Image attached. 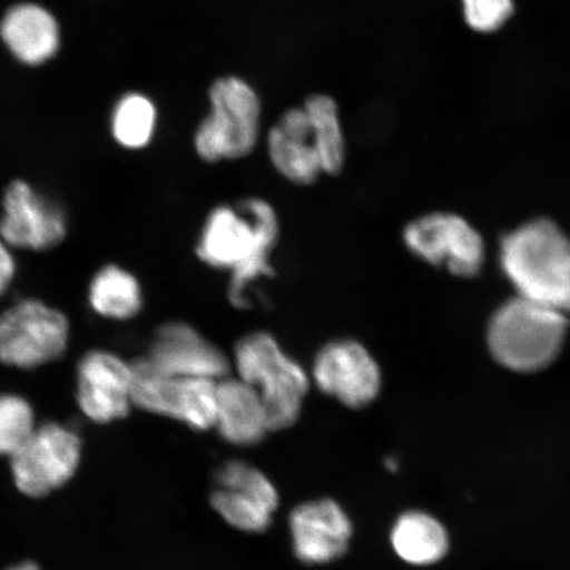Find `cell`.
Instances as JSON below:
<instances>
[{
    "instance_id": "5b68a950",
    "label": "cell",
    "mask_w": 570,
    "mask_h": 570,
    "mask_svg": "<svg viewBox=\"0 0 570 570\" xmlns=\"http://www.w3.org/2000/svg\"><path fill=\"white\" fill-rule=\"evenodd\" d=\"M210 112L195 134L198 158L216 164L244 159L261 139L262 104L244 78L227 76L209 90Z\"/></svg>"
},
{
    "instance_id": "cb8c5ba5",
    "label": "cell",
    "mask_w": 570,
    "mask_h": 570,
    "mask_svg": "<svg viewBox=\"0 0 570 570\" xmlns=\"http://www.w3.org/2000/svg\"><path fill=\"white\" fill-rule=\"evenodd\" d=\"M463 18L473 31L491 33L501 30L514 16V0H461Z\"/></svg>"
},
{
    "instance_id": "44dd1931",
    "label": "cell",
    "mask_w": 570,
    "mask_h": 570,
    "mask_svg": "<svg viewBox=\"0 0 570 570\" xmlns=\"http://www.w3.org/2000/svg\"><path fill=\"white\" fill-rule=\"evenodd\" d=\"M303 109L315 131L326 176H337L345 167L346 141L338 106L330 96L313 95Z\"/></svg>"
},
{
    "instance_id": "4316f807",
    "label": "cell",
    "mask_w": 570,
    "mask_h": 570,
    "mask_svg": "<svg viewBox=\"0 0 570 570\" xmlns=\"http://www.w3.org/2000/svg\"><path fill=\"white\" fill-rule=\"evenodd\" d=\"M386 466L389 468L390 472L395 473L399 468V462L394 458H390L386 461Z\"/></svg>"
},
{
    "instance_id": "277c9868",
    "label": "cell",
    "mask_w": 570,
    "mask_h": 570,
    "mask_svg": "<svg viewBox=\"0 0 570 570\" xmlns=\"http://www.w3.org/2000/svg\"><path fill=\"white\" fill-rule=\"evenodd\" d=\"M567 332L564 313L517 296L491 317L488 345L503 367L517 373H534L558 358Z\"/></svg>"
},
{
    "instance_id": "9c48e42d",
    "label": "cell",
    "mask_w": 570,
    "mask_h": 570,
    "mask_svg": "<svg viewBox=\"0 0 570 570\" xmlns=\"http://www.w3.org/2000/svg\"><path fill=\"white\" fill-rule=\"evenodd\" d=\"M313 386L348 410H365L380 397L383 374L366 345L354 338L326 342L313 356Z\"/></svg>"
},
{
    "instance_id": "e0dca14e",
    "label": "cell",
    "mask_w": 570,
    "mask_h": 570,
    "mask_svg": "<svg viewBox=\"0 0 570 570\" xmlns=\"http://www.w3.org/2000/svg\"><path fill=\"white\" fill-rule=\"evenodd\" d=\"M214 430L234 446L246 448L262 443L271 430L258 391L234 374L218 381Z\"/></svg>"
},
{
    "instance_id": "2e32d148",
    "label": "cell",
    "mask_w": 570,
    "mask_h": 570,
    "mask_svg": "<svg viewBox=\"0 0 570 570\" xmlns=\"http://www.w3.org/2000/svg\"><path fill=\"white\" fill-rule=\"evenodd\" d=\"M267 154L284 180L309 187L326 176L315 131L303 107L283 114L267 134Z\"/></svg>"
},
{
    "instance_id": "d6986e66",
    "label": "cell",
    "mask_w": 570,
    "mask_h": 570,
    "mask_svg": "<svg viewBox=\"0 0 570 570\" xmlns=\"http://www.w3.org/2000/svg\"><path fill=\"white\" fill-rule=\"evenodd\" d=\"M392 550L405 564L432 567L451 552V533L430 512L409 510L399 515L390 534Z\"/></svg>"
},
{
    "instance_id": "7a4b0ae2",
    "label": "cell",
    "mask_w": 570,
    "mask_h": 570,
    "mask_svg": "<svg viewBox=\"0 0 570 570\" xmlns=\"http://www.w3.org/2000/svg\"><path fill=\"white\" fill-rule=\"evenodd\" d=\"M501 267L518 296L570 313V240L550 219H534L502 240Z\"/></svg>"
},
{
    "instance_id": "ac0fdd59",
    "label": "cell",
    "mask_w": 570,
    "mask_h": 570,
    "mask_svg": "<svg viewBox=\"0 0 570 570\" xmlns=\"http://www.w3.org/2000/svg\"><path fill=\"white\" fill-rule=\"evenodd\" d=\"M0 38L13 57L26 66H42L59 52L60 27L45 7L12 6L0 21Z\"/></svg>"
},
{
    "instance_id": "6da1fadb",
    "label": "cell",
    "mask_w": 570,
    "mask_h": 570,
    "mask_svg": "<svg viewBox=\"0 0 570 570\" xmlns=\"http://www.w3.org/2000/svg\"><path fill=\"white\" fill-rule=\"evenodd\" d=\"M279 235V217L263 198L218 205L206 216L196 255L203 265L230 275L227 298L234 308H248L249 285L273 276L271 255Z\"/></svg>"
},
{
    "instance_id": "30bf717a",
    "label": "cell",
    "mask_w": 570,
    "mask_h": 570,
    "mask_svg": "<svg viewBox=\"0 0 570 570\" xmlns=\"http://www.w3.org/2000/svg\"><path fill=\"white\" fill-rule=\"evenodd\" d=\"M403 242L419 259L455 276L479 275L483 266L480 233L451 213H432L411 220L403 229Z\"/></svg>"
},
{
    "instance_id": "3957f363",
    "label": "cell",
    "mask_w": 570,
    "mask_h": 570,
    "mask_svg": "<svg viewBox=\"0 0 570 570\" xmlns=\"http://www.w3.org/2000/svg\"><path fill=\"white\" fill-rule=\"evenodd\" d=\"M230 360L232 374L258 391L271 433L297 424L312 387L311 375L274 334L246 333L235 342Z\"/></svg>"
},
{
    "instance_id": "ffe728a7",
    "label": "cell",
    "mask_w": 570,
    "mask_h": 570,
    "mask_svg": "<svg viewBox=\"0 0 570 570\" xmlns=\"http://www.w3.org/2000/svg\"><path fill=\"white\" fill-rule=\"evenodd\" d=\"M90 308L116 321L135 318L142 309V291L137 276L117 265L105 266L89 285Z\"/></svg>"
},
{
    "instance_id": "603a6c76",
    "label": "cell",
    "mask_w": 570,
    "mask_h": 570,
    "mask_svg": "<svg viewBox=\"0 0 570 570\" xmlns=\"http://www.w3.org/2000/svg\"><path fill=\"white\" fill-rule=\"evenodd\" d=\"M35 412L27 399L0 394V455H11L35 431Z\"/></svg>"
},
{
    "instance_id": "484cf974",
    "label": "cell",
    "mask_w": 570,
    "mask_h": 570,
    "mask_svg": "<svg viewBox=\"0 0 570 570\" xmlns=\"http://www.w3.org/2000/svg\"><path fill=\"white\" fill-rule=\"evenodd\" d=\"M9 570H41V569L39 566H36L35 562L26 561V562H21V564L10 568Z\"/></svg>"
},
{
    "instance_id": "4fadbf2b",
    "label": "cell",
    "mask_w": 570,
    "mask_h": 570,
    "mask_svg": "<svg viewBox=\"0 0 570 570\" xmlns=\"http://www.w3.org/2000/svg\"><path fill=\"white\" fill-rule=\"evenodd\" d=\"M2 208L0 239L10 247L47 252L67 237L66 213L23 180L6 188Z\"/></svg>"
},
{
    "instance_id": "7402d4cb",
    "label": "cell",
    "mask_w": 570,
    "mask_h": 570,
    "mask_svg": "<svg viewBox=\"0 0 570 570\" xmlns=\"http://www.w3.org/2000/svg\"><path fill=\"white\" fill-rule=\"evenodd\" d=\"M158 110L155 104L140 92H130L114 109L111 132L119 146L127 149H141L151 142Z\"/></svg>"
},
{
    "instance_id": "7c38bea8",
    "label": "cell",
    "mask_w": 570,
    "mask_h": 570,
    "mask_svg": "<svg viewBox=\"0 0 570 570\" xmlns=\"http://www.w3.org/2000/svg\"><path fill=\"white\" fill-rule=\"evenodd\" d=\"M145 356L159 373L170 376L220 381L232 374L230 355L184 321L156 327Z\"/></svg>"
},
{
    "instance_id": "52a82bcc",
    "label": "cell",
    "mask_w": 570,
    "mask_h": 570,
    "mask_svg": "<svg viewBox=\"0 0 570 570\" xmlns=\"http://www.w3.org/2000/svg\"><path fill=\"white\" fill-rule=\"evenodd\" d=\"M134 407L176 420L197 432L214 430L218 381L161 374L146 356L131 361Z\"/></svg>"
},
{
    "instance_id": "ba28073f",
    "label": "cell",
    "mask_w": 570,
    "mask_h": 570,
    "mask_svg": "<svg viewBox=\"0 0 570 570\" xmlns=\"http://www.w3.org/2000/svg\"><path fill=\"white\" fill-rule=\"evenodd\" d=\"M81 455L82 440L70 428L53 422L36 426L10 458L13 482L21 494L47 497L73 479Z\"/></svg>"
},
{
    "instance_id": "9a60e30c",
    "label": "cell",
    "mask_w": 570,
    "mask_h": 570,
    "mask_svg": "<svg viewBox=\"0 0 570 570\" xmlns=\"http://www.w3.org/2000/svg\"><path fill=\"white\" fill-rule=\"evenodd\" d=\"M292 548L308 566H326L344 558L351 547L353 523L333 499L298 504L289 515Z\"/></svg>"
},
{
    "instance_id": "d4e9b609",
    "label": "cell",
    "mask_w": 570,
    "mask_h": 570,
    "mask_svg": "<svg viewBox=\"0 0 570 570\" xmlns=\"http://www.w3.org/2000/svg\"><path fill=\"white\" fill-rule=\"evenodd\" d=\"M16 275L17 262L11 253V247L0 239V297L9 291Z\"/></svg>"
},
{
    "instance_id": "8fae6325",
    "label": "cell",
    "mask_w": 570,
    "mask_h": 570,
    "mask_svg": "<svg viewBox=\"0 0 570 570\" xmlns=\"http://www.w3.org/2000/svg\"><path fill=\"white\" fill-rule=\"evenodd\" d=\"M212 509L235 530L262 533L269 529L281 497L268 476L244 461L224 463L216 474Z\"/></svg>"
},
{
    "instance_id": "8992f818",
    "label": "cell",
    "mask_w": 570,
    "mask_h": 570,
    "mask_svg": "<svg viewBox=\"0 0 570 570\" xmlns=\"http://www.w3.org/2000/svg\"><path fill=\"white\" fill-rule=\"evenodd\" d=\"M69 336L66 313L23 298L0 313V363L20 370L49 365L67 353Z\"/></svg>"
},
{
    "instance_id": "5bb4252c",
    "label": "cell",
    "mask_w": 570,
    "mask_h": 570,
    "mask_svg": "<svg viewBox=\"0 0 570 570\" xmlns=\"http://www.w3.org/2000/svg\"><path fill=\"white\" fill-rule=\"evenodd\" d=\"M76 397L92 423L125 419L134 407L131 362L99 348L83 354L77 365Z\"/></svg>"
}]
</instances>
